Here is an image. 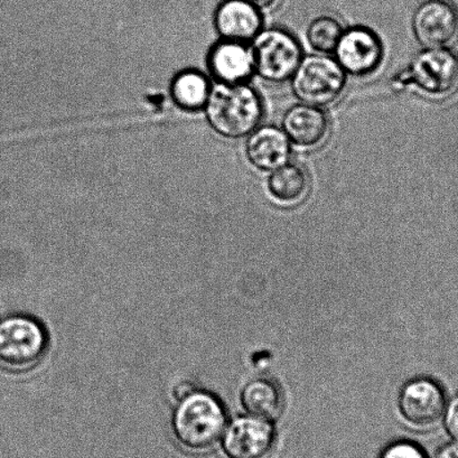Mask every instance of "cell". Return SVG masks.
Returning <instances> with one entry per match:
<instances>
[{"instance_id":"1","label":"cell","mask_w":458,"mask_h":458,"mask_svg":"<svg viewBox=\"0 0 458 458\" xmlns=\"http://www.w3.org/2000/svg\"><path fill=\"white\" fill-rule=\"evenodd\" d=\"M226 428V415L220 400L207 391L194 389L177 400L172 418L173 435L184 451L210 452Z\"/></svg>"},{"instance_id":"2","label":"cell","mask_w":458,"mask_h":458,"mask_svg":"<svg viewBox=\"0 0 458 458\" xmlns=\"http://www.w3.org/2000/svg\"><path fill=\"white\" fill-rule=\"evenodd\" d=\"M206 106L211 127L233 140L250 135L264 113L259 95L246 82L219 84L212 89Z\"/></svg>"},{"instance_id":"3","label":"cell","mask_w":458,"mask_h":458,"mask_svg":"<svg viewBox=\"0 0 458 458\" xmlns=\"http://www.w3.org/2000/svg\"><path fill=\"white\" fill-rule=\"evenodd\" d=\"M48 337L37 319L14 315L0 321V367L24 372L37 367L46 355Z\"/></svg>"},{"instance_id":"4","label":"cell","mask_w":458,"mask_h":458,"mask_svg":"<svg viewBox=\"0 0 458 458\" xmlns=\"http://www.w3.org/2000/svg\"><path fill=\"white\" fill-rule=\"evenodd\" d=\"M398 83L429 99H448L458 91V57L447 48H425L413 57Z\"/></svg>"},{"instance_id":"5","label":"cell","mask_w":458,"mask_h":458,"mask_svg":"<svg viewBox=\"0 0 458 458\" xmlns=\"http://www.w3.org/2000/svg\"><path fill=\"white\" fill-rule=\"evenodd\" d=\"M291 81L293 95L301 104L324 108L344 93L346 73L335 57L318 53L302 57Z\"/></svg>"},{"instance_id":"6","label":"cell","mask_w":458,"mask_h":458,"mask_svg":"<svg viewBox=\"0 0 458 458\" xmlns=\"http://www.w3.org/2000/svg\"><path fill=\"white\" fill-rule=\"evenodd\" d=\"M251 51L255 73L271 83L291 80L302 59L300 43L282 29L261 30L252 39Z\"/></svg>"},{"instance_id":"7","label":"cell","mask_w":458,"mask_h":458,"mask_svg":"<svg viewBox=\"0 0 458 458\" xmlns=\"http://www.w3.org/2000/svg\"><path fill=\"white\" fill-rule=\"evenodd\" d=\"M275 438L268 420L253 416L237 418L222 436V451L225 458H268Z\"/></svg>"},{"instance_id":"8","label":"cell","mask_w":458,"mask_h":458,"mask_svg":"<svg viewBox=\"0 0 458 458\" xmlns=\"http://www.w3.org/2000/svg\"><path fill=\"white\" fill-rule=\"evenodd\" d=\"M415 38L426 48H446L458 38V12L446 0H426L412 16Z\"/></svg>"},{"instance_id":"9","label":"cell","mask_w":458,"mask_h":458,"mask_svg":"<svg viewBox=\"0 0 458 458\" xmlns=\"http://www.w3.org/2000/svg\"><path fill=\"white\" fill-rule=\"evenodd\" d=\"M333 53L344 72L355 77L373 72L384 55L379 38L366 28L344 30Z\"/></svg>"},{"instance_id":"10","label":"cell","mask_w":458,"mask_h":458,"mask_svg":"<svg viewBox=\"0 0 458 458\" xmlns=\"http://www.w3.org/2000/svg\"><path fill=\"white\" fill-rule=\"evenodd\" d=\"M399 408L404 420L412 425H434L443 416L445 394L434 381L424 377L411 380L400 393Z\"/></svg>"},{"instance_id":"11","label":"cell","mask_w":458,"mask_h":458,"mask_svg":"<svg viewBox=\"0 0 458 458\" xmlns=\"http://www.w3.org/2000/svg\"><path fill=\"white\" fill-rule=\"evenodd\" d=\"M282 129L292 145L301 149H315L327 141L331 123L322 108L301 102L284 114Z\"/></svg>"},{"instance_id":"12","label":"cell","mask_w":458,"mask_h":458,"mask_svg":"<svg viewBox=\"0 0 458 458\" xmlns=\"http://www.w3.org/2000/svg\"><path fill=\"white\" fill-rule=\"evenodd\" d=\"M292 144L283 129L275 126L257 127L249 135L246 153L257 170L273 172L289 163Z\"/></svg>"},{"instance_id":"13","label":"cell","mask_w":458,"mask_h":458,"mask_svg":"<svg viewBox=\"0 0 458 458\" xmlns=\"http://www.w3.org/2000/svg\"><path fill=\"white\" fill-rule=\"evenodd\" d=\"M217 32L228 41H252L262 28L260 11L246 0H225L216 12Z\"/></svg>"},{"instance_id":"14","label":"cell","mask_w":458,"mask_h":458,"mask_svg":"<svg viewBox=\"0 0 458 458\" xmlns=\"http://www.w3.org/2000/svg\"><path fill=\"white\" fill-rule=\"evenodd\" d=\"M208 66L222 83L246 82L255 73L251 47L228 39L212 48Z\"/></svg>"},{"instance_id":"15","label":"cell","mask_w":458,"mask_h":458,"mask_svg":"<svg viewBox=\"0 0 458 458\" xmlns=\"http://www.w3.org/2000/svg\"><path fill=\"white\" fill-rule=\"evenodd\" d=\"M267 190L275 202L286 207L296 206L304 201L310 193L309 173L297 164H284L270 173Z\"/></svg>"},{"instance_id":"16","label":"cell","mask_w":458,"mask_h":458,"mask_svg":"<svg viewBox=\"0 0 458 458\" xmlns=\"http://www.w3.org/2000/svg\"><path fill=\"white\" fill-rule=\"evenodd\" d=\"M242 404L250 416L269 420L279 415L282 394L273 381L259 377L244 386Z\"/></svg>"},{"instance_id":"17","label":"cell","mask_w":458,"mask_h":458,"mask_svg":"<svg viewBox=\"0 0 458 458\" xmlns=\"http://www.w3.org/2000/svg\"><path fill=\"white\" fill-rule=\"evenodd\" d=\"M211 88L208 79L197 71H185L172 84V96L182 108L198 110L207 105Z\"/></svg>"},{"instance_id":"18","label":"cell","mask_w":458,"mask_h":458,"mask_svg":"<svg viewBox=\"0 0 458 458\" xmlns=\"http://www.w3.org/2000/svg\"><path fill=\"white\" fill-rule=\"evenodd\" d=\"M344 26L333 16H319L310 21L308 29V41L310 47L319 55H330L339 43Z\"/></svg>"},{"instance_id":"19","label":"cell","mask_w":458,"mask_h":458,"mask_svg":"<svg viewBox=\"0 0 458 458\" xmlns=\"http://www.w3.org/2000/svg\"><path fill=\"white\" fill-rule=\"evenodd\" d=\"M380 458H427V455L417 444L400 440L389 445L381 453Z\"/></svg>"},{"instance_id":"20","label":"cell","mask_w":458,"mask_h":458,"mask_svg":"<svg viewBox=\"0 0 458 458\" xmlns=\"http://www.w3.org/2000/svg\"><path fill=\"white\" fill-rule=\"evenodd\" d=\"M446 426L449 434L458 440V395L448 404L446 411Z\"/></svg>"},{"instance_id":"21","label":"cell","mask_w":458,"mask_h":458,"mask_svg":"<svg viewBox=\"0 0 458 458\" xmlns=\"http://www.w3.org/2000/svg\"><path fill=\"white\" fill-rule=\"evenodd\" d=\"M246 2L250 3L257 10L267 11L277 5L279 0H246Z\"/></svg>"},{"instance_id":"22","label":"cell","mask_w":458,"mask_h":458,"mask_svg":"<svg viewBox=\"0 0 458 458\" xmlns=\"http://www.w3.org/2000/svg\"><path fill=\"white\" fill-rule=\"evenodd\" d=\"M436 458H458V443L449 445L442 449Z\"/></svg>"},{"instance_id":"23","label":"cell","mask_w":458,"mask_h":458,"mask_svg":"<svg viewBox=\"0 0 458 458\" xmlns=\"http://www.w3.org/2000/svg\"><path fill=\"white\" fill-rule=\"evenodd\" d=\"M193 390L194 388H192V386L190 385V382H182V384L177 386L174 390V397L177 400H180L181 398L185 397V395L192 393Z\"/></svg>"}]
</instances>
